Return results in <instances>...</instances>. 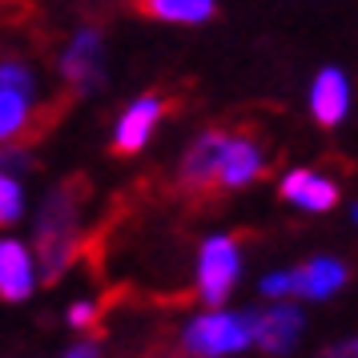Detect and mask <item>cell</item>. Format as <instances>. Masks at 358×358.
Listing matches in <instances>:
<instances>
[{"mask_svg": "<svg viewBox=\"0 0 358 358\" xmlns=\"http://www.w3.org/2000/svg\"><path fill=\"white\" fill-rule=\"evenodd\" d=\"M77 194L73 189H57L41 210L36 222V262H41V274L45 282H57V274H65L69 258L77 250Z\"/></svg>", "mask_w": 358, "mask_h": 358, "instance_id": "cell-1", "label": "cell"}, {"mask_svg": "<svg viewBox=\"0 0 358 358\" xmlns=\"http://www.w3.org/2000/svg\"><path fill=\"white\" fill-rule=\"evenodd\" d=\"M250 338H254V318L250 314H226V310H217V314L197 318L185 330L181 346H185L189 358H222V355L245 350Z\"/></svg>", "mask_w": 358, "mask_h": 358, "instance_id": "cell-2", "label": "cell"}, {"mask_svg": "<svg viewBox=\"0 0 358 358\" xmlns=\"http://www.w3.org/2000/svg\"><path fill=\"white\" fill-rule=\"evenodd\" d=\"M238 238H210L201 245V262H197V286L206 302H226V294L238 282Z\"/></svg>", "mask_w": 358, "mask_h": 358, "instance_id": "cell-3", "label": "cell"}, {"mask_svg": "<svg viewBox=\"0 0 358 358\" xmlns=\"http://www.w3.org/2000/svg\"><path fill=\"white\" fill-rule=\"evenodd\" d=\"M302 334V310L298 306H274L266 314H254V342L266 355H286Z\"/></svg>", "mask_w": 358, "mask_h": 358, "instance_id": "cell-4", "label": "cell"}, {"mask_svg": "<svg viewBox=\"0 0 358 358\" xmlns=\"http://www.w3.org/2000/svg\"><path fill=\"white\" fill-rule=\"evenodd\" d=\"M350 109V85L338 69H322L314 77V89H310V113L318 117V125H338Z\"/></svg>", "mask_w": 358, "mask_h": 358, "instance_id": "cell-5", "label": "cell"}, {"mask_svg": "<svg viewBox=\"0 0 358 358\" xmlns=\"http://www.w3.org/2000/svg\"><path fill=\"white\" fill-rule=\"evenodd\" d=\"M222 145H226L222 133H201V137L194 141V149H189L185 162H181V181H185L189 189H213V185H217Z\"/></svg>", "mask_w": 358, "mask_h": 358, "instance_id": "cell-6", "label": "cell"}, {"mask_svg": "<svg viewBox=\"0 0 358 358\" xmlns=\"http://www.w3.org/2000/svg\"><path fill=\"white\" fill-rule=\"evenodd\" d=\"M157 117H162V101L157 97L133 101L129 109L121 113V121H117L113 149L117 153H137V149L149 141V133H153V125H157Z\"/></svg>", "mask_w": 358, "mask_h": 358, "instance_id": "cell-7", "label": "cell"}, {"mask_svg": "<svg viewBox=\"0 0 358 358\" xmlns=\"http://www.w3.org/2000/svg\"><path fill=\"white\" fill-rule=\"evenodd\" d=\"M33 294V254L20 242H0V298L24 302Z\"/></svg>", "mask_w": 358, "mask_h": 358, "instance_id": "cell-8", "label": "cell"}, {"mask_svg": "<svg viewBox=\"0 0 358 358\" xmlns=\"http://www.w3.org/2000/svg\"><path fill=\"white\" fill-rule=\"evenodd\" d=\"M282 197H290L294 206H302L310 213H322V210H334L338 185L318 178V173H310V169H294V173L282 178Z\"/></svg>", "mask_w": 358, "mask_h": 358, "instance_id": "cell-9", "label": "cell"}, {"mask_svg": "<svg viewBox=\"0 0 358 358\" xmlns=\"http://www.w3.org/2000/svg\"><path fill=\"white\" fill-rule=\"evenodd\" d=\"M262 173V153L250 137H226L222 145V165H217V181L238 189L245 181H254Z\"/></svg>", "mask_w": 358, "mask_h": 358, "instance_id": "cell-10", "label": "cell"}, {"mask_svg": "<svg viewBox=\"0 0 358 358\" xmlns=\"http://www.w3.org/2000/svg\"><path fill=\"white\" fill-rule=\"evenodd\" d=\"M338 286H346V266L334 258H314L290 274V290H298L302 298H330Z\"/></svg>", "mask_w": 358, "mask_h": 358, "instance_id": "cell-11", "label": "cell"}, {"mask_svg": "<svg viewBox=\"0 0 358 358\" xmlns=\"http://www.w3.org/2000/svg\"><path fill=\"white\" fill-rule=\"evenodd\" d=\"M65 77L77 89H89V85H101V36L97 33H77V41L69 45L65 52Z\"/></svg>", "mask_w": 358, "mask_h": 358, "instance_id": "cell-12", "label": "cell"}, {"mask_svg": "<svg viewBox=\"0 0 358 358\" xmlns=\"http://www.w3.org/2000/svg\"><path fill=\"white\" fill-rule=\"evenodd\" d=\"M145 17L178 20V24H201L213 17V0H137Z\"/></svg>", "mask_w": 358, "mask_h": 358, "instance_id": "cell-13", "label": "cell"}, {"mask_svg": "<svg viewBox=\"0 0 358 358\" xmlns=\"http://www.w3.org/2000/svg\"><path fill=\"white\" fill-rule=\"evenodd\" d=\"M29 121V97L13 93V89H0V141L17 137Z\"/></svg>", "mask_w": 358, "mask_h": 358, "instance_id": "cell-14", "label": "cell"}, {"mask_svg": "<svg viewBox=\"0 0 358 358\" xmlns=\"http://www.w3.org/2000/svg\"><path fill=\"white\" fill-rule=\"evenodd\" d=\"M24 210V194H20V185L4 169H0V226H13Z\"/></svg>", "mask_w": 358, "mask_h": 358, "instance_id": "cell-15", "label": "cell"}, {"mask_svg": "<svg viewBox=\"0 0 358 358\" xmlns=\"http://www.w3.org/2000/svg\"><path fill=\"white\" fill-rule=\"evenodd\" d=\"M0 89H13V93H24V97H29V89H33L29 69H20V65H0Z\"/></svg>", "mask_w": 358, "mask_h": 358, "instance_id": "cell-16", "label": "cell"}, {"mask_svg": "<svg viewBox=\"0 0 358 358\" xmlns=\"http://www.w3.org/2000/svg\"><path fill=\"white\" fill-rule=\"evenodd\" d=\"M262 290L270 294V298H282V294H290V274H270L262 282Z\"/></svg>", "mask_w": 358, "mask_h": 358, "instance_id": "cell-17", "label": "cell"}, {"mask_svg": "<svg viewBox=\"0 0 358 358\" xmlns=\"http://www.w3.org/2000/svg\"><path fill=\"white\" fill-rule=\"evenodd\" d=\"M69 322H73V326H93V322H97V310L85 306V302H77V306L69 310Z\"/></svg>", "mask_w": 358, "mask_h": 358, "instance_id": "cell-18", "label": "cell"}, {"mask_svg": "<svg viewBox=\"0 0 358 358\" xmlns=\"http://www.w3.org/2000/svg\"><path fill=\"white\" fill-rule=\"evenodd\" d=\"M322 358H355V342H338V346H330Z\"/></svg>", "mask_w": 358, "mask_h": 358, "instance_id": "cell-19", "label": "cell"}, {"mask_svg": "<svg viewBox=\"0 0 358 358\" xmlns=\"http://www.w3.org/2000/svg\"><path fill=\"white\" fill-rule=\"evenodd\" d=\"M65 358H97V346H93V342H81V346H73Z\"/></svg>", "mask_w": 358, "mask_h": 358, "instance_id": "cell-20", "label": "cell"}]
</instances>
